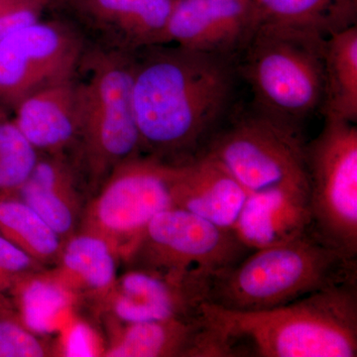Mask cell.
<instances>
[{"label":"cell","instance_id":"1","mask_svg":"<svg viewBox=\"0 0 357 357\" xmlns=\"http://www.w3.org/2000/svg\"><path fill=\"white\" fill-rule=\"evenodd\" d=\"M238 77L236 57L167 44L135 51L132 103L143 155L172 165L204 156Z\"/></svg>","mask_w":357,"mask_h":357},{"label":"cell","instance_id":"2","mask_svg":"<svg viewBox=\"0 0 357 357\" xmlns=\"http://www.w3.org/2000/svg\"><path fill=\"white\" fill-rule=\"evenodd\" d=\"M204 309L229 357L357 356V282L265 311Z\"/></svg>","mask_w":357,"mask_h":357},{"label":"cell","instance_id":"3","mask_svg":"<svg viewBox=\"0 0 357 357\" xmlns=\"http://www.w3.org/2000/svg\"><path fill=\"white\" fill-rule=\"evenodd\" d=\"M356 282L357 258L328 245L311 230L288 243L252 251L211 281L206 302L229 311H265Z\"/></svg>","mask_w":357,"mask_h":357},{"label":"cell","instance_id":"4","mask_svg":"<svg viewBox=\"0 0 357 357\" xmlns=\"http://www.w3.org/2000/svg\"><path fill=\"white\" fill-rule=\"evenodd\" d=\"M134 53L115 48L84 56L89 75L77 82L76 164L93 192L115 167L143 155L132 103Z\"/></svg>","mask_w":357,"mask_h":357},{"label":"cell","instance_id":"5","mask_svg":"<svg viewBox=\"0 0 357 357\" xmlns=\"http://www.w3.org/2000/svg\"><path fill=\"white\" fill-rule=\"evenodd\" d=\"M326 41L305 30L258 25L237 62L255 109L302 128L323 105Z\"/></svg>","mask_w":357,"mask_h":357},{"label":"cell","instance_id":"6","mask_svg":"<svg viewBox=\"0 0 357 357\" xmlns=\"http://www.w3.org/2000/svg\"><path fill=\"white\" fill-rule=\"evenodd\" d=\"M251 252L234 229L170 208L150 220L126 262L191 289L206 301L211 281Z\"/></svg>","mask_w":357,"mask_h":357},{"label":"cell","instance_id":"7","mask_svg":"<svg viewBox=\"0 0 357 357\" xmlns=\"http://www.w3.org/2000/svg\"><path fill=\"white\" fill-rule=\"evenodd\" d=\"M303 128L253 110L227 122L211 141L215 159L248 192L294 185L309 190Z\"/></svg>","mask_w":357,"mask_h":357},{"label":"cell","instance_id":"8","mask_svg":"<svg viewBox=\"0 0 357 357\" xmlns=\"http://www.w3.org/2000/svg\"><path fill=\"white\" fill-rule=\"evenodd\" d=\"M309 206L314 234L357 258V126L325 116L323 129L307 141Z\"/></svg>","mask_w":357,"mask_h":357},{"label":"cell","instance_id":"9","mask_svg":"<svg viewBox=\"0 0 357 357\" xmlns=\"http://www.w3.org/2000/svg\"><path fill=\"white\" fill-rule=\"evenodd\" d=\"M177 172L178 165L147 155L122 162L89 199L79 229L105 238L126 261L150 220L174 208Z\"/></svg>","mask_w":357,"mask_h":357},{"label":"cell","instance_id":"10","mask_svg":"<svg viewBox=\"0 0 357 357\" xmlns=\"http://www.w3.org/2000/svg\"><path fill=\"white\" fill-rule=\"evenodd\" d=\"M84 42L59 21H37L0 38V107L13 112L32 93L75 79Z\"/></svg>","mask_w":357,"mask_h":357},{"label":"cell","instance_id":"11","mask_svg":"<svg viewBox=\"0 0 357 357\" xmlns=\"http://www.w3.org/2000/svg\"><path fill=\"white\" fill-rule=\"evenodd\" d=\"M259 25L250 0H176L165 44L237 57Z\"/></svg>","mask_w":357,"mask_h":357},{"label":"cell","instance_id":"12","mask_svg":"<svg viewBox=\"0 0 357 357\" xmlns=\"http://www.w3.org/2000/svg\"><path fill=\"white\" fill-rule=\"evenodd\" d=\"M109 330L103 357H227L204 306L196 318L134 324L110 321Z\"/></svg>","mask_w":357,"mask_h":357},{"label":"cell","instance_id":"13","mask_svg":"<svg viewBox=\"0 0 357 357\" xmlns=\"http://www.w3.org/2000/svg\"><path fill=\"white\" fill-rule=\"evenodd\" d=\"M95 302L109 314L110 321L134 324L196 318L206 301L191 289L159 275L129 268Z\"/></svg>","mask_w":357,"mask_h":357},{"label":"cell","instance_id":"14","mask_svg":"<svg viewBox=\"0 0 357 357\" xmlns=\"http://www.w3.org/2000/svg\"><path fill=\"white\" fill-rule=\"evenodd\" d=\"M234 229L252 251L286 243L311 231L309 190L284 185L249 192Z\"/></svg>","mask_w":357,"mask_h":357},{"label":"cell","instance_id":"15","mask_svg":"<svg viewBox=\"0 0 357 357\" xmlns=\"http://www.w3.org/2000/svg\"><path fill=\"white\" fill-rule=\"evenodd\" d=\"M13 112L21 132L39 154L76 153L79 140L76 79L40 89L18 103Z\"/></svg>","mask_w":357,"mask_h":357},{"label":"cell","instance_id":"16","mask_svg":"<svg viewBox=\"0 0 357 357\" xmlns=\"http://www.w3.org/2000/svg\"><path fill=\"white\" fill-rule=\"evenodd\" d=\"M249 192L215 159L201 157L178 165L174 208H182L225 229H234Z\"/></svg>","mask_w":357,"mask_h":357},{"label":"cell","instance_id":"17","mask_svg":"<svg viewBox=\"0 0 357 357\" xmlns=\"http://www.w3.org/2000/svg\"><path fill=\"white\" fill-rule=\"evenodd\" d=\"M77 169L69 156L40 154L31 175L15 191L63 241L79 229L88 203Z\"/></svg>","mask_w":357,"mask_h":357},{"label":"cell","instance_id":"18","mask_svg":"<svg viewBox=\"0 0 357 357\" xmlns=\"http://www.w3.org/2000/svg\"><path fill=\"white\" fill-rule=\"evenodd\" d=\"M79 13L109 38L115 48L135 52L165 44L176 0H70Z\"/></svg>","mask_w":357,"mask_h":357},{"label":"cell","instance_id":"19","mask_svg":"<svg viewBox=\"0 0 357 357\" xmlns=\"http://www.w3.org/2000/svg\"><path fill=\"white\" fill-rule=\"evenodd\" d=\"M121 257L105 238L79 229L66 239L52 271L75 295L93 301L116 281Z\"/></svg>","mask_w":357,"mask_h":357},{"label":"cell","instance_id":"20","mask_svg":"<svg viewBox=\"0 0 357 357\" xmlns=\"http://www.w3.org/2000/svg\"><path fill=\"white\" fill-rule=\"evenodd\" d=\"M9 298L21 323L41 335L60 332L74 314L77 301V296L47 268L14 282Z\"/></svg>","mask_w":357,"mask_h":357},{"label":"cell","instance_id":"21","mask_svg":"<svg viewBox=\"0 0 357 357\" xmlns=\"http://www.w3.org/2000/svg\"><path fill=\"white\" fill-rule=\"evenodd\" d=\"M259 24L286 26L328 38L357 25V0H250Z\"/></svg>","mask_w":357,"mask_h":357},{"label":"cell","instance_id":"22","mask_svg":"<svg viewBox=\"0 0 357 357\" xmlns=\"http://www.w3.org/2000/svg\"><path fill=\"white\" fill-rule=\"evenodd\" d=\"M325 116L357 121V25L326 38Z\"/></svg>","mask_w":357,"mask_h":357},{"label":"cell","instance_id":"23","mask_svg":"<svg viewBox=\"0 0 357 357\" xmlns=\"http://www.w3.org/2000/svg\"><path fill=\"white\" fill-rule=\"evenodd\" d=\"M0 236L44 267L55 265L64 241L16 192L0 194Z\"/></svg>","mask_w":357,"mask_h":357},{"label":"cell","instance_id":"24","mask_svg":"<svg viewBox=\"0 0 357 357\" xmlns=\"http://www.w3.org/2000/svg\"><path fill=\"white\" fill-rule=\"evenodd\" d=\"M10 112L0 107V194L20 189L31 175L40 156Z\"/></svg>","mask_w":357,"mask_h":357},{"label":"cell","instance_id":"25","mask_svg":"<svg viewBox=\"0 0 357 357\" xmlns=\"http://www.w3.org/2000/svg\"><path fill=\"white\" fill-rule=\"evenodd\" d=\"M41 335L26 328L16 312L0 314V357H45L57 356Z\"/></svg>","mask_w":357,"mask_h":357},{"label":"cell","instance_id":"26","mask_svg":"<svg viewBox=\"0 0 357 357\" xmlns=\"http://www.w3.org/2000/svg\"><path fill=\"white\" fill-rule=\"evenodd\" d=\"M56 349L59 356H102L105 347L91 326L73 314L60 330Z\"/></svg>","mask_w":357,"mask_h":357},{"label":"cell","instance_id":"27","mask_svg":"<svg viewBox=\"0 0 357 357\" xmlns=\"http://www.w3.org/2000/svg\"><path fill=\"white\" fill-rule=\"evenodd\" d=\"M51 0H0V38L40 20Z\"/></svg>","mask_w":357,"mask_h":357},{"label":"cell","instance_id":"28","mask_svg":"<svg viewBox=\"0 0 357 357\" xmlns=\"http://www.w3.org/2000/svg\"><path fill=\"white\" fill-rule=\"evenodd\" d=\"M11 286H13V283H11L10 279L6 276L0 266V314L15 312L13 302L9 298Z\"/></svg>","mask_w":357,"mask_h":357}]
</instances>
